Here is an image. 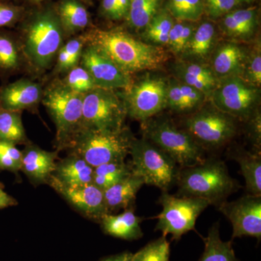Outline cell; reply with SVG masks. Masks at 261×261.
I'll return each instance as SVG.
<instances>
[{
	"label": "cell",
	"instance_id": "cell-5",
	"mask_svg": "<svg viewBox=\"0 0 261 261\" xmlns=\"http://www.w3.org/2000/svg\"><path fill=\"white\" fill-rule=\"evenodd\" d=\"M42 100L56 126V150L68 149L82 129L84 94L73 92L59 82L43 92Z\"/></svg>",
	"mask_w": 261,
	"mask_h": 261
},
{
	"label": "cell",
	"instance_id": "cell-4",
	"mask_svg": "<svg viewBox=\"0 0 261 261\" xmlns=\"http://www.w3.org/2000/svg\"><path fill=\"white\" fill-rule=\"evenodd\" d=\"M135 137L126 127L116 130L82 128L68 147L92 167L126 159Z\"/></svg>",
	"mask_w": 261,
	"mask_h": 261
},
{
	"label": "cell",
	"instance_id": "cell-43",
	"mask_svg": "<svg viewBox=\"0 0 261 261\" xmlns=\"http://www.w3.org/2000/svg\"><path fill=\"white\" fill-rule=\"evenodd\" d=\"M100 11L105 18L110 20H118L123 19L118 10L117 0H102Z\"/></svg>",
	"mask_w": 261,
	"mask_h": 261
},
{
	"label": "cell",
	"instance_id": "cell-24",
	"mask_svg": "<svg viewBox=\"0 0 261 261\" xmlns=\"http://www.w3.org/2000/svg\"><path fill=\"white\" fill-rule=\"evenodd\" d=\"M55 8L65 36L83 32L90 25V14L82 0H60Z\"/></svg>",
	"mask_w": 261,
	"mask_h": 261
},
{
	"label": "cell",
	"instance_id": "cell-13",
	"mask_svg": "<svg viewBox=\"0 0 261 261\" xmlns=\"http://www.w3.org/2000/svg\"><path fill=\"white\" fill-rule=\"evenodd\" d=\"M233 228L231 240L244 236L261 239V196L247 194L238 200L223 202L217 207Z\"/></svg>",
	"mask_w": 261,
	"mask_h": 261
},
{
	"label": "cell",
	"instance_id": "cell-27",
	"mask_svg": "<svg viewBox=\"0 0 261 261\" xmlns=\"http://www.w3.org/2000/svg\"><path fill=\"white\" fill-rule=\"evenodd\" d=\"M231 156L240 165V171L245 178L247 194L261 196L260 154L237 150Z\"/></svg>",
	"mask_w": 261,
	"mask_h": 261
},
{
	"label": "cell",
	"instance_id": "cell-37",
	"mask_svg": "<svg viewBox=\"0 0 261 261\" xmlns=\"http://www.w3.org/2000/svg\"><path fill=\"white\" fill-rule=\"evenodd\" d=\"M61 82L67 88L82 94L97 88L88 71L81 65L69 70L66 76Z\"/></svg>",
	"mask_w": 261,
	"mask_h": 261
},
{
	"label": "cell",
	"instance_id": "cell-2",
	"mask_svg": "<svg viewBox=\"0 0 261 261\" xmlns=\"http://www.w3.org/2000/svg\"><path fill=\"white\" fill-rule=\"evenodd\" d=\"M20 29L19 42L23 56L35 70L49 69L63 45L65 37L55 5L33 10Z\"/></svg>",
	"mask_w": 261,
	"mask_h": 261
},
{
	"label": "cell",
	"instance_id": "cell-10",
	"mask_svg": "<svg viewBox=\"0 0 261 261\" xmlns=\"http://www.w3.org/2000/svg\"><path fill=\"white\" fill-rule=\"evenodd\" d=\"M186 130L205 150L228 143L237 135L236 118L216 107L201 108L185 121Z\"/></svg>",
	"mask_w": 261,
	"mask_h": 261
},
{
	"label": "cell",
	"instance_id": "cell-48",
	"mask_svg": "<svg viewBox=\"0 0 261 261\" xmlns=\"http://www.w3.org/2000/svg\"><path fill=\"white\" fill-rule=\"evenodd\" d=\"M87 1H90V0H87Z\"/></svg>",
	"mask_w": 261,
	"mask_h": 261
},
{
	"label": "cell",
	"instance_id": "cell-39",
	"mask_svg": "<svg viewBox=\"0 0 261 261\" xmlns=\"http://www.w3.org/2000/svg\"><path fill=\"white\" fill-rule=\"evenodd\" d=\"M21 166V151L13 144L0 142V171H8L17 175Z\"/></svg>",
	"mask_w": 261,
	"mask_h": 261
},
{
	"label": "cell",
	"instance_id": "cell-6",
	"mask_svg": "<svg viewBox=\"0 0 261 261\" xmlns=\"http://www.w3.org/2000/svg\"><path fill=\"white\" fill-rule=\"evenodd\" d=\"M132 173L145 185L168 192L176 181L181 168L174 160L158 146L143 137L134 139L129 151Z\"/></svg>",
	"mask_w": 261,
	"mask_h": 261
},
{
	"label": "cell",
	"instance_id": "cell-29",
	"mask_svg": "<svg viewBox=\"0 0 261 261\" xmlns=\"http://www.w3.org/2000/svg\"><path fill=\"white\" fill-rule=\"evenodd\" d=\"M132 173L130 163L125 160L112 161L94 167L92 183L104 191Z\"/></svg>",
	"mask_w": 261,
	"mask_h": 261
},
{
	"label": "cell",
	"instance_id": "cell-38",
	"mask_svg": "<svg viewBox=\"0 0 261 261\" xmlns=\"http://www.w3.org/2000/svg\"><path fill=\"white\" fill-rule=\"evenodd\" d=\"M244 80L254 87L260 88L261 84V49L260 41L247 51L246 63L243 75Z\"/></svg>",
	"mask_w": 261,
	"mask_h": 261
},
{
	"label": "cell",
	"instance_id": "cell-35",
	"mask_svg": "<svg viewBox=\"0 0 261 261\" xmlns=\"http://www.w3.org/2000/svg\"><path fill=\"white\" fill-rule=\"evenodd\" d=\"M196 27L192 22L175 21L170 32L166 45L173 54L176 56H183Z\"/></svg>",
	"mask_w": 261,
	"mask_h": 261
},
{
	"label": "cell",
	"instance_id": "cell-34",
	"mask_svg": "<svg viewBox=\"0 0 261 261\" xmlns=\"http://www.w3.org/2000/svg\"><path fill=\"white\" fill-rule=\"evenodd\" d=\"M166 10L178 21L195 22L204 14V0H166Z\"/></svg>",
	"mask_w": 261,
	"mask_h": 261
},
{
	"label": "cell",
	"instance_id": "cell-21",
	"mask_svg": "<svg viewBox=\"0 0 261 261\" xmlns=\"http://www.w3.org/2000/svg\"><path fill=\"white\" fill-rule=\"evenodd\" d=\"M142 221V218L129 208L118 215H106L99 223L103 231L108 235L122 240H136L143 236L140 226Z\"/></svg>",
	"mask_w": 261,
	"mask_h": 261
},
{
	"label": "cell",
	"instance_id": "cell-41",
	"mask_svg": "<svg viewBox=\"0 0 261 261\" xmlns=\"http://www.w3.org/2000/svg\"><path fill=\"white\" fill-rule=\"evenodd\" d=\"M23 7L0 0V29L12 27L23 18Z\"/></svg>",
	"mask_w": 261,
	"mask_h": 261
},
{
	"label": "cell",
	"instance_id": "cell-14",
	"mask_svg": "<svg viewBox=\"0 0 261 261\" xmlns=\"http://www.w3.org/2000/svg\"><path fill=\"white\" fill-rule=\"evenodd\" d=\"M85 46L80 64L88 71L96 87L112 90L129 88L133 83L130 74L97 48Z\"/></svg>",
	"mask_w": 261,
	"mask_h": 261
},
{
	"label": "cell",
	"instance_id": "cell-18",
	"mask_svg": "<svg viewBox=\"0 0 261 261\" xmlns=\"http://www.w3.org/2000/svg\"><path fill=\"white\" fill-rule=\"evenodd\" d=\"M247 51L238 43H222L215 48L211 58V68L219 80L227 77H243Z\"/></svg>",
	"mask_w": 261,
	"mask_h": 261
},
{
	"label": "cell",
	"instance_id": "cell-40",
	"mask_svg": "<svg viewBox=\"0 0 261 261\" xmlns=\"http://www.w3.org/2000/svg\"><path fill=\"white\" fill-rule=\"evenodd\" d=\"M242 3L240 0H204V14L212 20L222 18Z\"/></svg>",
	"mask_w": 261,
	"mask_h": 261
},
{
	"label": "cell",
	"instance_id": "cell-8",
	"mask_svg": "<svg viewBox=\"0 0 261 261\" xmlns=\"http://www.w3.org/2000/svg\"><path fill=\"white\" fill-rule=\"evenodd\" d=\"M116 91L97 87L84 94L82 128L116 130L124 127V97Z\"/></svg>",
	"mask_w": 261,
	"mask_h": 261
},
{
	"label": "cell",
	"instance_id": "cell-42",
	"mask_svg": "<svg viewBox=\"0 0 261 261\" xmlns=\"http://www.w3.org/2000/svg\"><path fill=\"white\" fill-rule=\"evenodd\" d=\"M247 121L250 122L249 135L251 138L252 143L256 149L257 153H260L261 117L260 112L257 110Z\"/></svg>",
	"mask_w": 261,
	"mask_h": 261
},
{
	"label": "cell",
	"instance_id": "cell-45",
	"mask_svg": "<svg viewBox=\"0 0 261 261\" xmlns=\"http://www.w3.org/2000/svg\"><path fill=\"white\" fill-rule=\"evenodd\" d=\"M132 255L133 254L130 253V252H122L121 254L107 257V258L101 261H130L132 260Z\"/></svg>",
	"mask_w": 261,
	"mask_h": 261
},
{
	"label": "cell",
	"instance_id": "cell-11",
	"mask_svg": "<svg viewBox=\"0 0 261 261\" xmlns=\"http://www.w3.org/2000/svg\"><path fill=\"white\" fill-rule=\"evenodd\" d=\"M258 88L234 75L219 80L211 95L214 107L236 119L248 120L257 111Z\"/></svg>",
	"mask_w": 261,
	"mask_h": 261
},
{
	"label": "cell",
	"instance_id": "cell-15",
	"mask_svg": "<svg viewBox=\"0 0 261 261\" xmlns=\"http://www.w3.org/2000/svg\"><path fill=\"white\" fill-rule=\"evenodd\" d=\"M47 185L87 219L99 222L103 216L109 214L105 202L104 192L92 182L68 186L51 175Z\"/></svg>",
	"mask_w": 261,
	"mask_h": 261
},
{
	"label": "cell",
	"instance_id": "cell-28",
	"mask_svg": "<svg viewBox=\"0 0 261 261\" xmlns=\"http://www.w3.org/2000/svg\"><path fill=\"white\" fill-rule=\"evenodd\" d=\"M22 112L0 106V142L13 145H27L29 140L22 122Z\"/></svg>",
	"mask_w": 261,
	"mask_h": 261
},
{
	"label": "cell",
	"instance_id": "cell-12",
	"mask_svg": "<svg viewBox=\"0 0 261 261\" xmlns=\"http://www.w3.org/2000/svg\"><path fill=\"white\" fill-rule=\"evenodd\" d=\"M168 81L161 77L145 76L132 83L125 91L127 116L145 122L166 108Z\"/></svg>",
	"mask_w": 261,
	"mask_h": 261
},
{
	"label": "cell",
	"instance_id": "cell-17",
	"mask_svg": "<svg viewBox=\"0 0 261 261\" xmlns=\"http://www.w3.org/2000/svg\"><path fill=\"white\" fill-rule=\"evenodd\" d=\"M22 152L23 171L33 185H47L56 167L58 151L49 152L29 142Z\"/></svg>",
	"mask_w": 261,
	"mask_h": 261
},
{
	"label": "cell",
	"instance_id": "cell-31",
	"mask_svg": "<svg viewBox=\"0 0 261 261\" xmlns=\"http://www.w3.org/2000/svg\"><path fill=\"white\" fill-rule=\"evenodd\" d=\"M204 241L205 250L200 261H239L231 241L224 242L220 238L219 223L211 226Z\"/></svg>",
	"mask_w": 261,
	"mask_h": 261
},
{
	"label": "cell",
	"instance_id": "cell-1",
	"mask_svg": "<svg viewBox=\"0 0 261 261\" xmlns=\"http://www.w3.org/2000/svg\"><path fill=\"white\" fill-rule=\"evenodd\" d=\"M83 37L86 44L97 48L130 75L159 69L168 60L163 47L136 39L119 29H92Z\"/></svg>",
	"mask_w": 261,
	"mask_h": 261
},
{
	"label": "cell",
	"instance_id": "cell-22",
	"mask_svg": "<svg viewBox=\"0 0 261 261\" xmlns=\"http://www.w3.org/2000/svg\"><path fill=\"white\" fill-rule=\"evenodd\" d=\"M200 91L177 80L168 81L166 108L178 113L195 112L205 102Z\"/></svg>",
	"mask_w": 261,
	"mask_h": 261
},
{
	"label": "cell",
	"instance_id": "cell-30",
	"mask_svg": "<svg viewBox=\"0 0 261 261\" xmlns=\"http://www.w3.org/2000/svg\"><path fill=\"white\" fill-rule=\"evenodd\" d=\"M22 57L20 42L10 33L0 30V75H10L20 69Z\"/></svg>",
	"mask_w": 261,
	"mask_h": 261
},
{
	"label": "cell",
	"instance_id": "cell-36",
	"mask_svg": "<svg viewBox=\"0 0 261 261\" xmlns=\"http://www.w3.org/2000/svg\"><path fill=\"white\" fill-rule=\"evenodd\" d=\"M170 244L162 236L132 255L130 261H169Z\"/></svg>",
	"mask_w": 261,
	"mask_h": 261
},
{
	"label": "cell",
	"instance_id": "cell-25",
	"mask_svg": "<svg viewBox=\"0 0 261 261\" xmlns=\"http://www.w3.org/2000/svg\"><path fill=\"white\" fill-rule=\"evenodd\" d=\"M94 168L77 154L69 153L56 163L53 173L60 182L68 186L92 183Z\"/></svg>",
	"mask_w": 261,
	"mask_h": 261
},
{
	"label": "cell",
	"instance_id": "cell-19",
	"mask_svg": "<svg viewBox=\"0 0 261 261\" xmlns=\"http://www.w3.org/2000/svg\"><path fill=\"white\" fill-rule=\"evenodd\" d=\"M177 80L202 92L211 98L217 87L219 80L211 65L198 61H181L174 67Z\"/></svg>",
	"mask_w": 261,
	"mask_h": 261
},
{
	"label": "cell",
	"instance_id": "cell-44",
	"mask_svg": "<svg viewBox=\"0 0 261 261\" xmlns=\"http://www.w3.org/2000/svg\"><path fill=\"white\" fill-rule=\"evenodd\" d=\"M18 204V201L5 192L3 187L0 186V209L6 208L11 206L17 205Z\"/></svg>",
	"mask_w": 261,
	"mask_h": 261
},
{
	"label": "cell",
	"instance_id": "cell-33",
	"mask_svg": "<svg viewBox=\"0 0 261 261\" xmlns=\"http://www.w3.org/2000/svg\"><path fill=\"white\" fill-rule=\"evenodd\" d=\"M160 0H132L126 19L135 30H144L159 10Z\"/></svg>",
	"mask_w": 261,
	"mask_h": 261
},
{
	"label": "cell",
	"instance_id": "cell-47",
	"mask_svg": "<svg viewBox=\"0 0 261 261\" xmlns=\"http://www.w3.org/2000/svg\"><path fill=\"white\" fill-rule=\"evenodd\" d=\"M241 3H251L254 0H240Z\"/></svg>",
	"mask_w": 261,
	"mask_h": 261
},
{
	"label": "cell",
	"instance_id": "cell-46",
	"mask_svg": "<svg viewBox=\"0 0 261 261\" xmlns=\"http://www.w3.org/2000/svg\"><path fill=\"white\" fill-rule=\"evenodd\" d=\"M30 3H34V4H39V3H43L46 0H28Z\"/></svg>",
	"mask_w": 261,
	"mask_h": 261
},
{
	"label": "cell",
	"instance_id": "cell-9",
	"mask_svg": "<svg viewBox=\"0 0 261 261\" xmlns=\"http://www.w3.org/2000/svg\"><path fill=\"white\" fill-rule=\"evenodd\" d=\"M159 203L163 210L158 216L155 231H161L163 236L172 235L178 241L185 233L195 229L196 221L210 205L207 200L193 197H176L168 192H162Z\"/></svg>",
	"mask_w": 261,
	"mask_h": 261
},
{
	"label": "cell",
	"instance_id": "cell-26",
	"mask_svg": "<svg viewBox=\"0 0 261 261\" xmlns=\"http://www.w3.org/2000/svg\"><path fill=\"white\" fill-rule=\"evenodd\" d=\"M216 27L212 22H202L196 27L183 56L189 57L194 61L208 59L216 48Z\"/></svg>",
	"mask_w": 261,
	"mask_h": 261
},
{
	"label": "cell",
	"instance_id": "cell-23",
	"mask_svg": "<svg viewBox=\"0 0 261 261\" xmlns=\"http://www.w3.org/2000/svg\"><path fill=\"white\" fill-rule=\"evenodd\" d=\"M256 8L233 10L221 18V29L231 39L248 40L257 27Z\"/></svg>",
	"mask_w": 261,
	"mask_h": 261
},
{
	"label": "cell",
	"instance_id": "cell-16",
	"mask_svg": "<svg viewBox=\"0 0 261 261\" xmlns=\"http://www.w3.org/2000/svg\"><path fill=\"white\" fill-rule=\"evenodd\" d=\"M43 91L40 84L21 79L5 84L0 88V106L10 111L32 109L42 101Z\"/></svg>",
	"mask_w": 261,
	"mask_h": 261
},
{
	"label": "cell",
	"instance_id": "cell-32",
	"mask_svg": "<svg viewBox=\"0 0 261 261\" xmlns=\"http://www.w3.org/2000/svg\"><path fill=\"white\" fill-rule=\"evenodd\" d=\"M175 21L166 8L158 10L142 32L145 42L159 47L167 45L170 32Z\"/></svg>",
	"mask_w": 261,
	"mask_h": 261
},
{
	"label": "cell",
	"instance_id": "cell-3",
	"mask_svg": "<svg viewBox=\"0 0 261 261\" xmlns=\"http://www.w3.org/2000/svg\"><path fill=\"white\" fill-rule=\"evenodd\" d=\"M176 185L181 197L203 199L216 207L240 188L226 165L219 159H205L200 164L181 168Z\"/></svg>",
	"mask_w": 261,
	"mask_h": 261
},
{
	"label": "cell",
	"instance_id": "cell-20",
	"mask_svg": "<svg viewBox=\"0 0 261 261\" xmlns=\"http://www.w3.org/2000/svg\"><path fill=\"white\" fill-rule=\"evenodd\" d=\"M143 185L144 180L132 173L130 176L104 190L105 202L108 214L130 207Z\"/></svg>",
	"mask_w": 261,
	"mask_h": 261
},
{
	"label": "cell",
	"instance_id": "cell-7",
	"mask_svg": "<svg viewBox=\"0 0 261 261\" xmlns=\"http://www.w3.org/2000/svg\"><path fill=\"white\" fill-rule=\"evenodd\" d=\"M143 123L144 137L174 160L180 168L203 162L204 149L186 130L178 128L166 118H153Z\"/></svg>",
	"mask_w": 261,
	"mask_h": 261
}]
</instances>
